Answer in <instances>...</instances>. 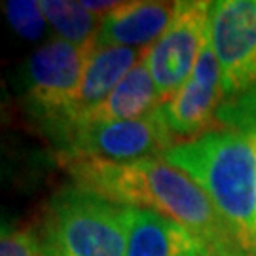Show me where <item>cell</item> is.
Returning <instances> with one entry per match:
<instances>
[{
    "label": "cell",
    "mask_w": 256,
    "mask_h": 256,
    "mask_svg": "<svg viewBox=\"0 0 256 256\" xmlns=\"http://www.w3.org/2000/svg\"><path fill=\"white\" fill-rule=\"evenodd\" d=\"M72 184L131 209H150L176 220L202 239L209 256H228L230 241L209 196L165 160L102 162L88 158L59 160Z\"/></svg>",
    "instance_id": "cell-1"
},
{
    "label": "cell",
    "mask_w": 256,
    "mask_h": 256,
    "mask_svg": "<svg viewBox=\"0 0 256 256\" xmlns=\"http://www.w3.org/2000/svg\"><path fill=\"white\" fill-rule=\"evenodd\" d=\"M209 196L226 228L230 254L254 222L256 156L241 133L220 126L194 140H180L164 158Z\"/></svg>",
    "instance_id": "cell-2"
},
{
    "label": "cell",
    "mask_w": 256,
    "mask_h": 256,
    "mask_svg": "<svg viewBox=\"0 0 256 256\" xmlns=\"http://www.w3.org/2000/svg\"><path fill=\"white\" fill-rule=\"evenodd\" d=\"M133 209L78 186L54 196L44 238L54 256H126Z\"/></svg>",
    "instance_id": "cell-3"
},
{
    "label": "cell",
    "mask_w": 256,
    "mask_h": 256,
    "mask_svg": "<svg viewBox=\"0 0 256 256\" xmlns=\"http://www.w3.org/2000/svg\"><path fill=\"white\" fill-rule=\"evenodd\" d=\"M93 46L95 42L76 46L63 38H54L28 57L23 70V102L50 138L63 128L78 97Z\"/></svg>",
    "instance_id": "cell-4"
},
{
    "label": "cell",
    "mask_w": 256,
    "mask_h": 256,
    "mask_svg": "<svg viewBox=\"0 0 256 256\" xmlns=\"http://www.w3.org/2000/svg\"><path fill=\"white\" fill-rule=\"evenodd\" d=\"M178 144L165 118L164 104L152 114L128 122L76 128L59 144V160L88 158L102 162H138L164 158Z\"/></svg>",
    "instance_id": "cell-5"
},
{
    "label": "cell",
    "mask_w": 256,
    "mask_h": 256,
    "mask_svg": "<svg viewBox=\"0 0 256 256\" xmlns=\"http://www.w3.org/2000/svg\"><path fill=\"white\" fill-rule=\"evenodd\" d=\"M210 2H176L165 32L144 50L146 63L162 101H171L190 78L205 42L209 40Z\"/></svg>",
    "instance_id": "cell-6"
},
{
    "label": "cell",
    "mask_w": 256,
    "mask_h": 256,
    "mask_svg": "<svg viewBox=\"0 0 256 256\" xmlns=\"http://www.w3.org/2000/svg\"><path fill=\"white\" fill-rule=\"evenodd\" d=\"M209 40L222 68L226 99L256 88V0L210 2Z\"/></svg>",
    "instance_id": "cell-7"
},
{
    "label": "cell",
    "mask_w": 256,
    "mask_h": 256,
    "mask_svg": "<svg viewBox=\"0 0 256 256\" xmlns=\"http://www.w3.org/2000/svg\"><path fill=\"white\" fill-rule=\"evenodd\" d=\"M224 101L222 68L210 40H207L190 78L173 99L164 104L165 118L174 137L194 140L220 128L216 116Z\"/></svg>",
    "instance_id": "cell-8"
},
{
    "label": "cell",
    "mask_w": 256,
    "mask_h": 256,
    "mask_svg": "<svg viewBox=\"0 0 256 256\" xmlns=\"http://www.w3.org/2000/svg\"><path fill=\"white\" fill-rule=\"evenodd\" d=\"M142 55H144V52H140L137 48L93 46L78 97L66 114L63 128L52 138L55 146L72 131L74 126L80 122L84 114H88L92 108H95L99 102H102L114 92V88L131 72V68L140 61Z\"/></svg>",
    "instance_id": "cell-9"
},
{
    "label": "cell",
    "mask_w": 256,
    "mask_h": 256,
    "mask_svg": "<svg viewBox=\"0 0 256 256\" xmlns=\"http://www.w3.org/2000/svg\"><path fill=\"white\" fill-rule=\"evenodd\" d=\"M174 10L176 2H120L101 18L95 46H152L169 27Z\"/></svg>",
    "instance_id": "cell-10"
},
{
    "label": "cell",
    "mask_w": 256,
    "mask_h": 256,
    "mask_svg": "<svg viewBox=\"0 0 256 256\" xmlns=\"http://www.w3.org/2000/svg\"><path fill=\"white\" fill-rule=\"evenodd\" d=\"M126 256H209V248L176 220L150 209H133Z\"/></svg>",
    "instance_id": "cell-11"
},
{
    "label": "cell",
    "mask_w": 256,
    "mask_h": 256,
    "mask_svg": "<svg viewBox=\"0 0 256 256\" xmlns=\"http://www.w3.org/2000/svg\"><path fill=\"white\" fill-rule=\"evenodd\" d=\"M162 104L165 102L162 101L160 93L156 90V84L152 80V74H150L146 63V55H142L140 61L131 68V72L114 88V92L102 102H99L95 108L84 114L80 122L74 126V129L82 128V126H93V124H110V122H128V120L144 118L160 108Z\"/></svg>",
    "instance_id": "cell-12"
},
{
    "label": "cell",
    "mask_w": 256,
    "mask_h": 256,
    "mask_svg": "<svg viewBox=\"0 0 256 256\" xmlns=\"http://www.w3.org/2000/svg\"><path fill=\"white\" fill-rule=\"evenodd\" d=\"M218 124L241 133L250 142L256 156V88L232 97L222 102L218 110ZM256 186V184H254ZM232 256H256V194H254V222L248 234L238 243Z\"/></svg>",
    "instance_id": "cell-13"
},
{
    "label": "cell",
    "mask_w": 256,
    "mask_h": 256,
    "mask_svg": "<svg viewBox=\"0 0 256 256\" xmlns=\"http://www.w3.org/2000/svg\"><path fill=\"white\" fill-rule=\"evenodd\" d=\"M40 4L48 23L54 25L63 40L76 46H90L95 42L102 16L88 10L84 2L42 0Z\"/></svg>",
    "instance_id": "cell-14"
},
{
    "label": "cell",
    "mask_w": 256,
    "mask_h": 256,
    "mask_svg": "<svg viewBox=\"0 0 256 256\" xmlns=\"http://www.w3.org/2000/svg\"><path fill=\"white\" fill-rule=\"evenodd\" d=\"M12 28L19 36L36 40L44 34L48 19L40 2L34 0H8L2 4Z\"/></svg>",
    "instance_id": "cell-15"
},
{
    "label": "cell",
    "mask_w": 256,
    "mask_h": 256,
    "mask_svg": "<svg viewBox=\"0 0 256 256\" xmlns=\"http://www.w3.org/2000/svg\"><path fill=\"white\" fill-rule=\"evenodd\" d=\"M0 256H54L46 238L30 228H14L4 224L0 239Z\"/></svg>",
    "instance_id": "cell-16"
}]
</instances>
